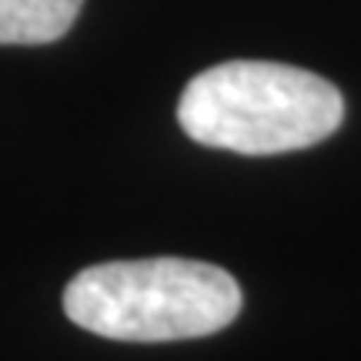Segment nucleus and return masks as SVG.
I'll use <instances>...</instances> for the list:
<instances>
[{"label": "nucleus", "mask_w": 361, "mask_h": 361, "mask_svg": "<svg viewBox=\"0 0 361 361\" xmlns=\"http://www.w3.org/2000/svg\"><path fill=\"white\" fill-rule=\"evenodd\" d=\"M341 121L345 97L331 80L274 61L207 67L178 101V124L191 141L251 157L314 147Z\"/></svg>", "instance_id": "obj_1"}, {"label": "nucleus", "mask_w": 361, "mask_h": 361, "mask_svg": "<svg viewBox=\"0 0 361 361\" xmlns=\"http://www.w3.org/2000/svg\"><path fill=\"white\" fill-rule=\"evenodd\" d=\"M241 301L228 271L188 258L104 261L64 288V311L78 328L137 345L214 335L241 314Z\"/></svg>", "instance_id": "obj_2"}, {"label": "nucleus", "mask_w": 361, "mask_h": 361, "mask_svg": "<svg viewBox=\"0 0 361 361\" xmlns=\"http://www.w3.org/2000/svg\"><path fill=\"white\" fill-rule=\"evenodd\" d=\"M84 0H0V44H51L74 27Z\"/></svg>", "instance_id": "obj_3"}]
</instances>
